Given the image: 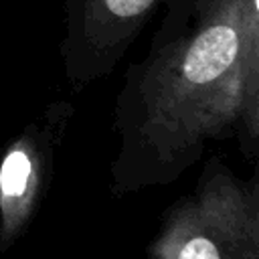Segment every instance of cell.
<instances>
[{
	"label": "cell",
	"instance_id": "cell-1",
	"mask_svg": "<svg viewBox=\"0 0 259 259\" xmlns=\"http://www.w3.org/2000/svg\"><path fill=\"white\" fill-rule=\"evenodd\" d=\"M146 55L125 67L113 101L119 140L109 190L168 186L208 142L259 154V0H162Z\"/></svg>",
	"mask_w": 259,
	"mask_h": 259
},
{
	"label": "cell",
	"instance_id": "cell-2",
	"mask_svg": "<svg viewBox=\"0 0 259 259\" xmlns=\"http://www.w3.org/2000/svg\"><path fill=\"white\" fill-rule=\"evenodd\" d=\"M148 259H259V174L241 178L208 156L192 192L160 214Z\"/></svg>",
	"mask_w": 259,
	"mask_h": 259
},
{
	"label": "cell",
	"instance_id": "cell-3",
	"mask_svg": "<svg viewBox=\"0 0 259 259\" xmlns=\"http://www.w3.org/2000/svg\"><path fill=\"white\" fill-rule=\"evenodd\" d=\"M75 103H47L4 146L0 154V255L26 235L42 206L59 150L75 117Z\"/></svg>",
	"mask_w": 259,
	"mask_h": 259
},
{
	"label": "cell",
	"instance_id": "cell-4",
	"mask_svg": "<svg viewBox=\"0 0 259 259\" xmlns=\"http://www.w3.org/2000/svg\"><path fill=\"white\" fill-rule=\"evenodd\" d=\"M162 0H61L59 55L71 91L107 77L136 42Z\"/></svg>",
	"mask_w": 259,
	"mask_h": 259
}]
</instances>
